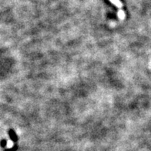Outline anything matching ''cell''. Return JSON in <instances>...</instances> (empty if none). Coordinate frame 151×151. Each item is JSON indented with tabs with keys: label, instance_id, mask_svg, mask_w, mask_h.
Masks as SVG:
<instances>
[{
	"label": "cell",
	"instance_id": "6da1fadb",
	"mask_svg": "<svg viewBox=\"0 0 151 151\" xmlns=\"http://www.w3.org/2000/svg\"><path fill=\"white\" fill-rule=\"evenodd\" d=\"M110 2L113 3V4L115 5L116 7H118L119 9H120V10H122V7H123V4H122V2L119 1V0H109Z\"/></svg>",
	"mask_w": 151,
	"mask_h": 151
},
{
	"label": "cell",
	"instance_id": "7a4b0ae2",
	"mask_svg": "<svg viewBox=\"0 0 151 151\" xmlns=\"http://www.w3.org/2000/svg\"><path fill=\"white\" fill-rule=\"evenodd\" d=\"M118 16H119V18L120 19H124L126 16L124 11H123V10H119V12H118Z\"/></svg>",
	"mask_w": 151,
	"mask_h": 151
},
{
	"label": "cell",
	"instance_id": "3957f363",
	"mask_svg": "<svg viewBox=\"0 0 151 151\" xmlns=\"http://www.w3.org/2000/svg\"><path fill=\"white\" fill-rule=\"evenodd\" d=\"M12 146H13V143H12V141H9L8 143H7V147H8V148H12Z\"/></svg>",
	"mask_w": 151,
	"mask_h": 151
}]
</instances>
